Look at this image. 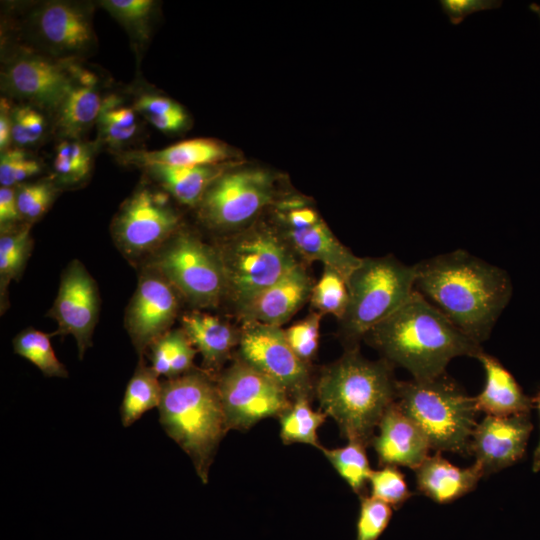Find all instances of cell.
<instances>
[{"mask_svg": "<svg viewBox=\"0 0 540 540\" xmlns=\"http://www.w3.org/2000/svg\"><path fill=\"white\" fill-rule=\"evenodd\" d=\"M415 290L478 344L489 339L510 301L505 270L463 249L415 264Z\"/></svg>", "mask_w": 540, "mask_h": 540, "instance_id": "obj_1", "label": "cell"}, {"mask_svg": "<svg viewBox=\"0 0 540 540\" xmlns=\"http://www.w3.org/2000/svg\"><path fill=\"white\" fill-rule=\"evenodd\" d=\"M364 338L385 360L408 370L415 380L438 377L446 373L452 359L476 358L483 351L416 290Z\"/></svg>", "mask_w": 540, "mask_h": 540, "instance_id": "obj_2", "label": "cell"}, {"mask_svg": "<svg viewBox=\"0 0 540 540\" xmlns=\"http://www.w3.org/2000/svg\"><path fill=\"white\" fill-rule=\"evenodd\" d=\"M397 383L387 360H368L357 346L350 347L318 380L320 411L335 420L348 441L368 446L396 400Z\"/></svg>", "mask_w": 540, "mask_h": 540, "instance_id": "obj_3", "label": "cell"}, {"mask_svg": "<svg viewBox=\"0 0 540 540\" xmlns=\"http://www.w3.org/2000/svg\"><path fill=\"white\" fill-rule=\"evenodd\" d=\"M158 409L164 431L207 483L216 450L228 431L217 384L206 374L192 371L167 379Z\"/></svg>", "mask_w": 540, "mask_h": 540, "instance_id": "obj_4", "label": "cell"}, {"mask_svg": "<svg viewBox=\"0 0 540 540\" xmlns=\"http://www.w3.org/2000/svg\"><path fill=\"white\" fill-rule=\"evenodd\" d=\"M396 403L425 434L436 452L469 455L478 413L469 396L447 373L397 383Z\"/></svg>", "mask_w": 540, "mask_h": 540, "instance_id": "obj_5", "label": "cell"}, {"mask_svg": "<svg viewBox=\"0 0 540 540\" xmlns=\"http://www.w3.org/2000/svg\"><path fill=\"white\" fill-rule=\"evenodd\" d=\"M415 265L392 255L362 258L346 279L349 302L342 318L345 336L355 342L399 309L415 291Z\"/></svg>", "mask_w": 540, "mask_h": 540, "instance_id": "obj_6", "label": "cell"}, {"mask_svg": "<svg viewBox=\"0 0 540 540\" xmlns=\"http://www.w3.org/2000/svg\"><path fill=\"white\" fill-rule=\"evenodd\" d=\"M218 253L223 264L226 293L238 308L299 264L283 235L265 226L239 234Z\"/></svg>", "mask_w": 540, "mask_h": 540, "instance_id": "obj_7", "label": "cell"}, {"mask_svg": "<svg viewBox=\"0 0 540 540\" xmlns=\"http://www.w3.org/2000/svg\"><path fill=\"white\" fill-rule=\"evenodd\" d=\"M154 266L175 290L195 305H216L226 293L219 253L189 233L175 235L157 256Z\"/></svg>", "mask_w": 540, "mask_h": 540, "instance_id": "obj_8", "label": "cell"}, {"mask_svg": "<svg viewBox=\"0 0 540 540\" xmlns=\"http://www.w3.org/2000/svg\"><path fill=\"white\" fill-rule=\"evenodd\" d=\"M216 384L228 431L247 430L263 419L280 417L292 404L283 387L241 359Z\"/></svg>", "mask_w": 540, "mask_h": 540, "instance_id": "obj_9", "label": "cell"}, {"mask_svg": "<svg viewBox=\"0 0 540 540\" xmlns=\"http://www.w3.org/2000/svg\"><path fill=\"white\" fill-rule=\"evenodd\" d=\"M274 193L273 179L260 169H242L218 176L200 201V215L210 226L229 229L253 219Z\"/></svg>", "mask_w": 540, "mask_h": 540, "instance_id": "obj_10", "label": "cell"}, {"mask_svg": "<svg viewBox=\"0 0 540 540\" xmlns=\"http://www.w3.org/2000/svg\"><path fill=\"white\" fill-rule=\"evenodd\" d=\"M240 359L283 387L294 398L311 389L307 364L291 349L279 326L244 320L239 334Z\"/></svg>", "mask_w": 540, "mask_h": 540, "instance_id": "obj_11", "label": "cell"}, {"mask_svg": "<svg viewBox=\"0 0 540 540\" xmlns=\"http://www.w3.org/2000/svg\"><path fill=\"white\" fill-rule=\"evenodd\" d=\"M179 218L166 197L147 188L138 190L119 211L113 225L117 244L129 255L156 250L176 231Z\"/></svg>", "mask_w": 540, "mask_h": 540, "instance_id": "obj_12", "label": "cell"}, {"mask_svg": "<svg viewBox=\"0 0 540 540\" xmlns=\"http://www.w3.org/2000/svg\"><path fill=\"white\" fill-rule=\"evenodd\" d=\"M99 313V295L95 281L85 267L74 260L64 271L50 315L58 323L59 334L72 335L82 359Z\"/></svg>", "mask_w": 540, "mask_h": 540, "instance_id": "obj_13", "label": "cell"}, {"mask_svg": "<svg viewBox=\"0 0 540 540\" xmlns=\"http://www.w3.org/2000/svg\"><path fill=\"white\" fill-rule=\"evenodd\" d=\"M533 425L530 413L510 416L486 415L476 424L469 455L484 476L505 469L524 455Z\"/></svg>", "mask_w": 540, "mask_h": 540, "instance_id": "obj_14", "label": "cell"}, {"mask_svg": "<svg viewBox=\"0 0 540 540\" xmlns=\"http://www.w3.org/2000/svg\"><path fill=\"white\" fill-rule=\"evenodd\" d=\"M177 310L175 289L161 274L141 277L126 312V328L139 354L168 332Z\"/></svg>", "mask_w": 540, "mask_h": 540, "instance_id": "obj_15", "label": "cell"}, {"mask_svg": "<svg viewBox=\"0 0 540 540\" xmlns=\"http://www.w3.org/2000/svg\"><path fill=\"white\" fill-rule=\"evenodd\" d=\"M6 89L46 108L60 107L74 88L64 67L38 56H20L3 74Z\"/></svg>", "mask_w": 540, "mask_h": 540, "instance_id": "obj_16", "label": "cell"}, {"mask_svg": "<svg viewBox=\"0 0 540 540\" xmlns=\"http://www.w3.org/2000/svg\"><path fill=\"white\" fill-rule=\"evenodd\" d=\"M371 445L382 466L415 470L429 455L430 445L421 428L398 406L390 405L378 424Z\"/></svg>", "mask_w": 540, "mask_h": 540, "instance_id": "obj_17", "label": "cell"}, {"mask_svg": "<svg viewBox=\"0 0 540 540\" xmlns=\"http://www.w3.org/2000/svg\"><path fill=\"white\" fill-rule=\"evenodd\" d=\"M313 283L299 263L280 280L239 307L244 320L279 326L310 298Z\"/></svg>", "mask_w": 540, "mask_h": 540, "instance_id": "obj_18", "label": "cell"}, {"mask_svg": "<svg viewBox=\"0 0 540 540\" xmlns=\"http://www.w3.org/2000/svg\"><path fill=\"white\" fill-rule=\"evenodd\" d=\"M476 359L485 373L482 391L474 397L478 412L491 416L530 413L532 398L527 396L513 375L494 356L481 351Z\"/></svg>", "mask_w": 540, "mask_h": 540, "instance_id": "obj_19", "label": "cell"}, {"mask_svg": "<svg viewBox=\"0 0 540 540\" xmlns=\"http://www.w3.org/2000/svg\"><path fill=\"white\" fill-rule=\"evenodd\" d=\"M414 473L417 489L440 504L453 502L473 491L483 477L475 464L466 468L455 466L440 452L428 455Z\"/></svg>", "mask_w": 540, "mask_h": 540, "instance_id": "obj_20", "label": "cell"}, {"mask_svg": "<svg viewBox=\"0 0 540 540\" xmlns=\"http://www.w3.org/2000/svg\"><path fill=\"white\" fill-rule=\"evenodd\" d=\"M283 237L294 252L308 261H318L331 268L345 280L357 268L362 258L343 245L323 220L301 228H285Z\"/></svg>", "mask_w": 540, "mask_h": 540, "instance_id": "obj_21", "label": "cell"}, {"mask_svg": "<svg viewBox=\"0 0 540 540\" xmlns=\"http://www.w3.org/2000/svg\"><path fill=\"white\" fill-rule=\"evenodd\" d=\"M37 26L46 42L62 51L84 50L94 37L87 14L69 3L45 5L38 13Z\"/></svg>", "mask_w": 540, "mask_h": 540, "instance_id": "obj_22", "label": "cell"}, {"mask_svg": "<svg viewBox=\"0 0 540 540\" xmlns=\"http://www.w3.org/2000/svg\"><path fill=\"white\" fill-rule=\"evenodd\" d=\"M182 330L202 355L207 370H217L239 342L233 328L216 316L191 312L182 317Z\"/></svg>", "mask_w": 540, "mask_h": 540, "instance_id": "obj_23", "label": "cell"}, {"mask_svg": "<svg viewBox=\"0 0 540 540\" xmlns=\"http://www.w3.org/2000/svg\"><path fill=\"white\" fill-rule=\"evenodd\" d=\"M228 148L213 139L197 138L182 141L167 148L140 152L133 155L138 162L146 166L164 164L171 166H213L230 158Z\"/></svg>", "mask_w": 540, "mask_h": 540, "instance_id": "obj_24", "label": "cell"}, {"mask_svg": "<svg viewBox=\"0 0 540 540\" xmlns=\"http://www.w3.org/2000/svg\"><path fill=\"white\" fill-rule=\"evenodd\" d=\"M150 172L179 202L193 206L199 204L207 188L222 173L213 166H171L151 164Z\"/></svg>", "mask_w": 540, "mask_h": 540, "instance_id": "obj_25", "label": "cell"}, {"mask_svg": "<svg viewBox=\"0 0 540 540\" xmlns=\"http://www.w3.org/2000/svg\"><path fill=\"white\" fill-rule=\"evenodd\" d=\"M161 396L162 383L159 382L158 375L141 359L127 384L121 404L120 415L123 426H131L145 412L158 407Z\"/></svg>", "mask_w": 540, "mask_h": 540, "instance_id": "obj_26", "label": "cell"}, {"mask_svg": "<svg viewBox=\"0 0 540 540\" xmlns=\"http://www.w3.org/2000/svg\"><path fill=\"white\" fill-rule=\"evenodd\" d=\"M103 100L91 87H74L60 105L58 127L64 135L76 137L101 115Z\"/></svg>", "mask_w": 540, "mask_h": 540, "instance_id": "obj_27", "label": "cell"}, {"mask_svg": "<svg viewBox=\"0 0 540 540\" xmlns=\"http://www.w3.org/2000/svg\"><path fill=\"white\" fill-rule=\"evenodd\" d=\"M326 414L314 411L308 396L294 398L291 406L279 417L280 436L284 443H304L321 449L317 431L324 423Z\"/></svg>", "mask_w": 540, "mask_h": 540, "instance_id": "obj_28", "label": "cell"}, {"mask_svg": "<svg viewBox=\"0 0 540 540\" xmlns=\"http://www.w3.org/2000/svg\"><path fill=\"white\" fill-rule=\"evenodd\" d=\"M14 352L33 363L47 377H68L65 366L58 360L49 335L29 328L13 340Z\"/></svg>", "mask_w": 540, "mask_h": 540, "instance_id": "obj_29", "label": "cell"}, {"mask_svg": "<svg viewBox=\"0 0 540 540\" xmlns=\"http://www.w3.org/2000/svg\"><path fill=\"white\" fill-rule=\"evenodd\" d=\"M366 447L361 442L348 441V444L344 447L335 449L321 448L337 473L357 494H361L372 472L366 454Z\"/></svg>", "mask_w": 540, "mask_h": 540, "instance_id": "obj_30", "label": "cell"}, {"mask_svg": "<svg viewBox=\"0 0 540 540\" xmlns=\"http://www.w3.org/2000/svg\"><path fill=\"white\" fill-rule=\"evenodd\" d=\"M30 226L2 232L0 237V284L1 295L12 279L20 276L31 249Z\"/></svg>", "mask_w": 540, "mask_h": 540, "instance_id": "obj_31", "label": "cell"}, {"mask_svg": "<svg viewBox=\"0 0 540 540\" xmlns=\"http://www.w3.org/2000/svg\"><path fill=\"white\" fill-rule=\"evenodd\" d=\"M310 301L319 314H330L342 320L349 302L345 278L337 271L324 267L321 277L313 285Z\"/></svg>", "mask_w": 540, "mask_h": 540, "instance_id": "obj_32", "label": "cell"}, {"mask_svg": "<svg viewBox=\"0 0 540 540\" xmlns=\"http://www.w3.org/2000/svg\"><path fill=\"white\" fill-rule=\"evenodd\" d=\"M368 483L372 497L395 509L400 508L413 495L396 466L387 465L372 470Z\"/></svg>", "mask_w": 540, "mask_h": 540, "instance_id": "obj_33", "label": "cell"}, {"mask_svg": "<svg viewBox=\"0 0 540 540\" xmlns=\"http://www.w3.org/2000/svg\"><path fill=\"white\" fill-rule=\"evenodd\" d=\"M54 169L67 182L83 179L91 169V154L82 143L73 140L62 141L56 148Z\"/></svg>", "mask_w": 540, "mask_h": 540, "instance_id": "obj_34", "label": "cell"}, {"mask_svg": "<svg viewBox=\"0 0 540 540\" xmlns=\"http://www.w3.org/2000/svg\"><path fill=\"white\" fill-rule=\"evenodd\" d=\"M392 513V507L388 504L372 496H361L355 540H378L387 528Z\"/></svg>", "mask_w": 540, "mask_h": 540, "instance_id": "obj_35", "label": "cell"}, {"mask_svg": "<svg viewBox=\"0 0 540 540\" xmlns=\"http://www.w3.org/2000/svg\"><path fill=\"white\" fill-rule=\"evenodd\" d=\"M320 316L319 313H313L284 330L291 349L306 364L318 350Z\"/></svg>", "mask_w": 540, "mask_h": 540, "instance_id": "obj_36", "label": "cell"}, {"mask_svg": "<svg viewBox=\"0 0 540 540\" xmlns=\"http://www.w3.org/2000/svg\"><path fill=\"white\" fill-rule=\"evenodd\" d=\"M54 196V188L47 182L19 186L16 189V200L20 216L27 220L38 219L48 210Z\"/></svg>", "mask_w": 540, "mask_h": 540, "instance_id": "obj_37", "label": "cell"}, {"mask_svg": "<svg viewBox=\"0 0 540 540\" xmlns=\"http://www.w3.org/2000/svg\"><path fill=\"white\" fill-rule=\"evenodd\" d=\"M12 117V140L20 145L33 144L40 139L44 132L45 121L35 109L18 107Z\"/></svg>", "mask_w": 540, "mask_h": 540, "instance_id": "obj_38", "label": "cell"}, {"mask_svg": "<svg viewBox=\"0 0 540 540\" xmlns=\"http://www.w3.org/2000/svg\"><path fill=\"white\" fill-rule=\"evenodd\" d=\"M183 334V330L168 331L150 346L151 368L158 376L170 378L171 365Z\"/></svg>", "mask_w": 540, "mask_h": 540, "instance_id": "obj_39", "label": "cell"}, {"mask_svg": "<svg viewBox=\"0 0 540 540\" xmlns=\"http://www.w3.org/2000/svg\"><path fill=\"white\" fill-rule=\"evenodd\" d=\"M103 5L119 20L128 25H140L154 7L151 0H109Z\"/></svg>", "mask_w": 540, "mask_h": 540, "instance_id": "obj_40", "label": "cell"}, {"mask_svg": "<svg viewBox=\"0 0 540 540\" xmlns=\"http://www.w3.org/2000/svg\"><path fill=\"white\" fill-rule=\"evenodd\" d=\"M440 5L453 25L460 24L467 16L476 12L491 10L501 6L497 0H440Z\"/></svg>", "mask_w": 540, "mask_h": 540, "instance_id": "obj_41", "label": "cell"}, {"mask_svg": "<svg viewBox=\"0 0 540 540\" xmlns=\"http://www.w3.org/2000/svg\"><path fill=\"white\" fill-rule=\"evenodd\" d=\"M135 109L145 117L162 116L182 110L176 102L158 95H142L136 101Z\"/></svg>", "mask_w": 540, "mask_h": 540, "instance_id": "obj_42", "label": "cell"}, {"mask_svg": "<svg viewBox=\"0 0 540 540\" xmlns=\"http://www.w3.org/2000/svg\"><path fill=\"white\" fill-rule=\"evenodd\" d=\"M27 158L24 150L14 148L4 151L0 158V183L3 187L15 185V173L21 162Z\"/></svg>", "mask_w": 540, "mask_h": 540, "instance_id": "obj_43", "label": "cell"}, {"mask_svg": "<svg viewBox=\"0 0 540 540\" xmlns=\"http://www.w3.org/2000/svg\"><path fill=\"white\" fill-rule=\"evenodd\" d=\"M21 218L17 207L16 189L12 187L0 188V225L1 232Z\"/></svg>", "mask_w": 540, "mask_h": 540, "instance_id": "obj_44", "label": "cell"}, {"mask_svg": "<svg viewBox=\"0 0 540 540\" xmlns=\"http://www.w3.org/2000/svg\"><path fill=\"white\" fill-rule=\"evenodd\" d=\"M320 217L317 212L307 207L289 209L285 215V228L301 229L317 223Z\"/></svg>", "mask_w": 540, "mask_h": 540, "instance_id": "obj_45", "label": "cell"}, {"mask_svg": "<svg viewBox=\"0 0 540 540\" xmlns=\"http://www.w3.org/2000/svg\"><path fill=\"white\" fill-rule=\"evenodd\" d=\"M146 118L155 128L163 132L179 131L186 122V114L183 109L162 116H151Z\"/></svg>", "mask_w": 540, "mask_h": 540, "instance_id": "obj_46", "label": "cell"}, {"mask_svg": "<svg viewBox=\"0 0 540 540\" xmlns=\"http://www.w3.org/2000/svg\"><path fill=\"white\" fill-rule=\"evenodd\" d=\"M101 121L110 122L119 127L129 128L136 124V117L132 108H113L103 110L100 115Z\"/></svg>", "mask_w": 540, "mask_h": 540, "instance_id": "obj_47", "label": "cell"}, {"mask_svg": "<svg viewBox=\"0 0 540 540\" xmlns=\"http://www.w3.org/2000/svg\"><path fill=\"white\" fill-rule=\"evenodd\" d=\"M101 124L105 139L112 144H120L128 141L135 135L137 130V125L123 128L106 121H101Z\"/></svg>", "mask_w": 540, "mask_h": 540, "instance_id": "obj_48", "label": "cell"}, {"mask_svg": "<svg viewBox=\"0 0 540 540\" xmlns=\"http://www.w3.org/2000/svg\"><path fill=\"white\" fill-rule=\"evenodd\" d=\"M9 108L5 99L1 100L0 113V149L6 151L12 139V117L9 114Z\"/></svg>", "mask_w": 540, "mask_h": 540, "instance_id": "obj_49", "label": "cell"}, {"mask_svg": "<svg viewBox=\"0 0 540 540\" xmlns=\"http://www.w3.org/2000/svg\"><path fill=\"white\" fill-rule=\"evenodd\" d=\"M532 402H533V407H535L538 410L539 418H540V389L538 390L536 395L532 397ZM532 471L534 473H537L540 471V438L533 454Z\"/></svg>", "mask_w": 540, "mask_h": 540, "instance_id": "obj_50", "label": "cell"}, {"mask_svg": "<svg viewBox=\"0 0 540 540\" xmlns=\"http://www.w3.org/2000/svg\"><path fill=\"white\" fill-rule=\"evenodd\" d=\"M530 9H531L533 12H535V13L539 16V18H540V4L532 3V4L530 5Z\"/></svg>", "mask_w": 540, "mask_h": 540, "instance_id": "obj_51", "label": "cell"}]
</instances>
